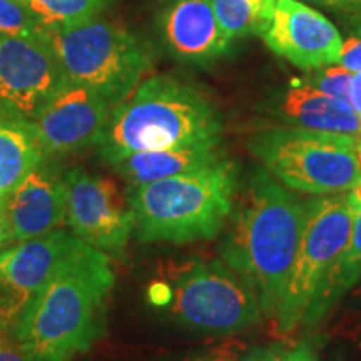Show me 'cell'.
Here are the masks:
<instances>
[{
  "label": "cell",
  "instance_id": "1",
  "mask_svg": "<svg viewBox=\"0 0 361 361\" xmlns=\"http://www.w3.org/2000/svg\"><path fill=\"white\" fill-rule=\"evenodd\" d=\"M116 276L87 246L45 284L8 333L29 361H74L104 335Z\"/></svg>",
  "mask_w": 361,
  "mask_h": 361
},
{
  "label": "cell",
  "instance_id": "2",
  "mask_svg": "<svg viewBox=\"0 0 361 361\" xmlns=\"http://www.w3.org/2000/svg\"><path fill=\"white\" fill-rule=\"evenodd\" d=\"M305 219L306 202L268 171H258L247 184L223 245L226 264L251 284L261 311L269 316L278 311Z\"/></svg>",
  "mask_w": 361,
  "mask_h": 361
},
{
  "label": "cell",
  "instance_id": "3",
  "mask_svg": "<svg viewBox=\"0 0 361 361\" xmlns=\"http://www.w3.org/2000/svg\"><path fill=\"white\" fill-rule=\"evenodd\" d=\"M221 134L219 112L201 90L159 74L112 107L99 149L112 166L137 152L219 144Z\"/></svg>",
  "mask_w": 361,
  "mask_h": 361
},
{
  "label": "cell",
  "instance_id": "4",
  "mask_svg": "<svg viewBox=\"0 0 361 361\" xmlns=\"http://www.w3.org/2000/svg\"><path fill=\"white\" fill-rule=\"evenodd\" d=\"M236 188V166L226 157L192 173L128 188L135 236L174 245L213 238L233 213Z\"/></svg>",
  "mask_w": 361,
  "mask_h": 361
},
{
  "label": "cell",
  "instance_id": "5",
  "mask_svg": "<svg viewBox=\"0 0 361 361\" xmlns=\"http://www.w3.org/2000/svg\"><path fill=\"white\" fill-rule=\"evenodd\" d=\"M250 149L269 174L295 191L341 194L361 176L360 141L350 135L286 126L252 134Z\"/></svg>",
  "mask_w": 361,
  "mask_h": 361
},
{
  "label": "cell",
  "instance_id": "6",
  "mask_svg": "<svg viewBox=\"0 0 361 361\" xmlns=\"http://www.w3.org/2000/svg\"><path fill=\"white\" fill-rule=\"evenodd\" d=\"M47 37L67 82L94 90L112 107L142 82L152 66L141 40L97 17L72 29L47 32Z\"/></svg>",
  "mask_w": 361,
  "mask_h": 361
},
{
  "label": "cell",
  "instance_id": "7",
  "mask_svg": "<svg viewBox=\"0 0 361 361\" xmlns=\"http://www.w3.org/2000/svg\"><path fill=\"white\" fill-rule=\"evenodd\" d=\"M356 201L351 192L326 194L306 202V219L290 278L274 314L279 333L295 331L328 274L348 245Z\"/></svg>",
  "mask_w": 361,
  "mask_h": 361
},
{
  "label": "cell",
  "instance_id": "8",
  "mask_svg": "<svg viewBox=\"0 0 361 361\" xmlns=\"http://www.w3.org/2000/svg\"><path fill=\"white\" fill-rule=\"evenodd\" d=\"M166 303L183 326L211 333H233L261 319L252 286L221 261H194L171 274Z\"/></svg>",
  "mask_w": 361,
  "mask_h": 361
},
{
  "label": "cell",
  "instance_id": "9",
  "mask_svg": "<svg viewBox=\"0 0 361 361\" xmlns=\"http://www.w3.org/2000/svg\"><path fill=\"white\" fill-rule=\"evenodd\" d=\"M85 247L74 233L54 229L0 251V331L8 335L45 284Z\"/></svg>",
  "mask_w": 361,
  "mask_h": 361
},
{
  "label": "cell",
  "instance_id": "10",
  "mask_svg": "<svg viewBox=\"0 0 361 361\" xmlns=\"http://www.w3.org/2000/svg\"><path fill=\"white\" fill-rule=\"evenodd\" d=\"M66 84L47 32L0 34V106L30 121Z\"/></svg>",
  "mask_w": 361,
  "mask_h": 361
},
{
  "label": "cell",
  "instance_id": "11",
  "mask_svg": "<svg viewBox=\"0 0 361 361\" xmlns=\"http://www.w3.org/2000/svg\"><path fill=\"white\" fill-rule=\"evenodd\" d=\"M66 221L72 233L104 255L124 256L134 218L114 180L72 169L66 174Z\"/></svg>",
  "mask_w": 361,
  "mask_h": 361
},
{
  "label": "cell",
  "instance_id": "12",
  "mask_svg": "<svg viewBox=\"0 0 361 361\" xmlns=\"http://www.w3.org/2000/svg\"><path fill=\"white\" fill-rule=\"evenodd\" d=\"M111 109L97 92L67 82L30 123L45 156H64L99 144Z\"/></svg>",
  "mask_w": 361,
  "mask_h": 361
},
{
  "label": "cell",
  "instance_id": "13",
  "mask_svg": "<svg viewBox=\"0 0 361 361\" xmlns=\"http://www.w3.org/2000/svg\"><path fill=\"white\" fill-rule=\"evenodd\" d=\"M261 37L278 57L303 71L335 66L341 57L340 30L300 0H276L273 19Z\"/></svg>",
  "mask_w": 361,
  "mask_h": 361
},
{
  "label": "cell",
  "instance_id": "14",
  "mask_svg": "<svg viewBox=\"0 0 361 361\" xmlns=\"http://www.w3.org/2000/svg\"><path fill=\"white\" fill-rule=\"evenodd\" d=\"M7 213L13 245L52 233L66 221V176L44 161L7 194Z\"/></svg>",
  "mask_w": 361,
  "mask_h": 361
},
{
  "label": "cell",
  "instance_id": "15",
  "mask_svg": "<svg viewBox=\"0 0 361 361\" xmlns=\"http://www.w3.org/2000/svg\"><path fill=\"white\" fill-rule=\"evenodd\" d=\"M162 34L176 57L196 64L221 59L233 44L211 0H174L162 16Z\"/></svg>",
  "mask_w": 361,
  "mask_h": 361
},
{
  "label": "cell",
  "instance_id": "16",
  "mask_svg": "<svg viewBox=\"0 0 361 361\" xmlns=\"http://www.w3.org/2000/svg\"><path fill=\"white\" fill-rule=\"evenodd\" d=\"M281 112L300 128L350 135L361 144V119L350 102L322 92L306 80H295L284 94Z\"/></svg>",
  "mask_w": 361,
  "mask_h": 361
},
{
  "label": "cell",
  "instance_id": "17",
  "mask_svg": "<svg viewBox=\"0 0 361 361\" xmlns=\"http://www.w3.org/2000/svg\"><path fill=\"white\" fill-rule=\"evenodd\" d=\"M223 157L224 154L221 152L219 144H209V146L137 152L112 164V168L126 179L128 188H134L207 168Z\"/></svg>",
  "mask_w": 361,
  "mask_h": 361
},
{
  "label": "cell",
  "instance_id": "18",
  "mask_svg": "<svg viewBox=\"0 0 361 361\" xmlns=\"http://www.w3.org/2000/svg\"><path fill=\"white\" fill-rule=\"evenodd\" d=\"M47 161L29 119L0 106V196H7L27 174Z\"/></svg>",
  "mask_w": 361,
  "mask_h": 361
},
{
  "label": "cell",
  "instance_id": "19",
  "mask_svg": "<svg viewBox=\"0 0 361 361\" xmlns=\"http://www.w3.org/2000/svg\"><path fill=\"white\" fill-rule=\"evenodd\" d=\"M361 278V204L356 202L353 228L348 245L340 255V258L323 283L322 290L316 295L313 305L310 306L305 316L306 323H313L326 311L329 306L340 298L343 293L350 290Z\"/></svg>",
  "mask_w": 361,
  "mask_h": 361
},
{
  "label": "cell",
  "instance_id": "20",
  "mask_svg": "<svg viewBox=\"0 0 361 361\" xmlns=\"http://www.w3.org/2000/svg\"><path fill=\"white\" fill-rule=\"evenodd\" d=\"M221 27L233 40L263 35L273 19L276 0H211Z\"/></svg>",
  "mask_w": 361,
  "mask_h": 361
},
{
  "label": "cell",
  "instance_id": "21",
  "mask_svg": "<svg viewBox=\"0 0 361 361\" xmlns=\"http://www.w3.org/2000/svg\"><path fill=\"white\" fill-rule=\"evenodd\" d=\"M47 32L67 30L96 19L107 0H20Z\"/></svg>",
  "mask_w": 361,
  "mask_h": 361
},
{
  "label": "cell",
  "instance_id": "22",
  "mask_svg": "<svg viewBox=\"0 0 361 361\" xmlns=\"http://www.w3.org/2000/svg\"><path fill=\"white\" fill-rule=\"evenodd\" d=\"M32 13L20 0H0V34L6 35H39L45 34Z\"/></svg>",
  "mask_w": 361,
  "mask_h": 361
},
{
  "label": "cell",
  "instance_id": "23",
  "mask_svg": "<svg viewBox=\"0 0 361 361\" xmlns=\"http://www.w3.org/2000/svg\"><path fill=\"white\" fill-rule=\"evenodd\" d=\"M313 72L314 74L310 79H306V82L318 90H322V92L328 94V96L348 102V92L351 79H353V72L345 69L340 64L323 67V69H316Z\"/></svg>",
  "mask_w": 361,
  "mask_h": 361
},
{
  "label": "cell",
  "instance_id": "24",
  "mask_svg": "<svg viewBox=\"0 0 361 361\" xmlns=\"http://www.w3.org/2000/svg\"><path fill=\"white\" fill-rule=\"evenodd\" d=\"M245 345L238 340H228L194 355L188 361H239Z\"/></svg>",
  "mask_w": 361,
  "mask_h": 361
},
{
  "label": "cell",
  "instance_id": "25",
  "mask_svg": "<svg viewBox=\"0 0 361 361\" xmlns=\"http://www.w3.org/2000/svg\"><path fill=\"white\" fill-rule=\"evenodd\" d=\"M338 64L353 72V74L361 72V27L351 32L346 39H343L341 57Z\"/></svg>",
  "mask_w": 361,
  "mask_h": 361
},
{
  "label": "cell",
  "instance_id": "26",
  "mask_svg": "<svg viewBox=\"0 0 361 361\" xmlns=\"http://www.w3.org/2000/svg\"><path fill=\"white\" fill-rule=\"evenodd\" d=\"M283 348L278 345L273 346H258L250 351H243L239 361H281Z\"/></svg>",
  "mask_w": 361,
  "mask_h": 361
},
{
  "label": "cell",
  "instance_id": "27",
  "mask_svg": "<svg viewBox=\"0 0 361 361\" xmlns=\"http://www.w3.org/2000/svg\"><path fill=\"white\" fill-rule=\"evenodd\" d=\"M0 361H29L7 333L0 331Z\"/></svg>",
  "mask_w": 361,
  "mask_h": 361
},
{
  "label": "cell",
  "instance_id": "28",
  "mask_svg": "<svg viewBox=\"0 0 361 361\" xmlns=\"http://www.w3.org/2000/svg\"><path fill=\"white\" fill-rule=\"evenodd\" d=\"M8 245H13V241L7 213V196H0V251Z\"/></svg>",
  "mask_w": 361,
  "mask_h": 361
},
{
  "label": "cell",
  "instance_id": "29",
  "mask_svg": "<svg viewBox=\"0 0 361 361\" xmlns=\"http://www.w3.org/2000/svg\"><path fill=\"white\" fill-rule=\"evenodd\" d=\"M348 102L361 119V72H355L353 79H351Z\"/></svg>",
  "mask_w": 361,
  "mask_h": 361
},
{
  "label": "cell",
  "instance_id": "30",
  "mask_svg": "<svg viewBox=\"0 0 361 361\" xmlns=\"http://www.w3.org/2000/svg\"><path fill=\"white\" fill-rule=\"evenodd\" d=\"M318 6L341 8V11H361V0H310Z\"/></svg>",
  "mask_w": 361,
  "mask_h": 361
},
{
  "label": "cell",
  "instance_id": "31",
  "mask_svg": "<svg viewBox=\"0 0 361 361\" xmlns=\"http://www.w3.org/2000/svg\"><path fill=\"white\" fill-rule=\"evenodd\" d=\"M281 361H316V358L308 345H300L296 346L295 350L288 351L286 355H283Z\"/></svg>",
  "mask_w": 361,
  "mask_h": 361
},
{
  "label": "cell",
  "instance_id": "32",
  "mask_svg": "<svg viewBox=\"0 0 361 361\" xmlns=\"http://www.w3.org/2000/svg\"><path fill=\"white\" fill-rule=\"evenodd\" d=\"M351 196L355 197L356 202H360V204H361V176H360V179L356 180L353 189H351Z\"/></svg>",
  "mask_w": 361,
  "mask_h": 361
}]
</instances>
